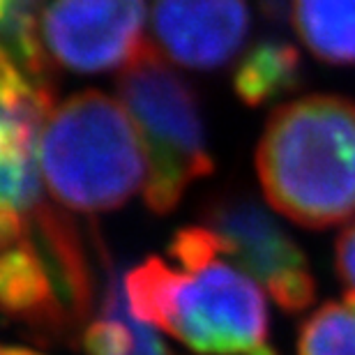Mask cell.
Instances as JSON below:
<instances>
[{
    "mask_svg": "<svg viewBox=\"0 0 355 355\" xmlns=\"http://www.w3.org/2000/svg\"><path fill=\"white\" fill-rule=\"evenodd\" d=\"M268 203L304 229L355 217V102L307 95L277 106L257 148Z\"/></svg>",
    "mask_w": 355,
    "mask_h": 355,
    "instance_id": "6da1fadb",
    "label": "cell"
},
{
    "mask_svg": "<svg viewBox=\"0 0 355 355\" xmlns=\"http://www.w3.org/2000/svg\"><path fill=\"white\" fill-rule=\"evenodd\" d=\"M125 288L134 316L198 355H279L268 346L263 291L222 254L178 268L150 257Z\"/></svg>",
    "mask_w": 355,
    "mask_h": 355,
    "instance_id": "7a4b0ae2",
    "label": "cell"
},
{
    "mask_svg": "<svg viewBox=\"0 0 355 355\" xmlns=\"http://www.w3.org/2000/svg\"><path fill=\"white\" fill-rule=\"evenodd\" d=\"M37 164L51 196L76 212L116 210L148 182L144 139L123 102L102 90H83L49 111Z\"/></svg>",
    "mask_w": 355,
    "mask_h": 355,
    "instance_id": "3957f363",
    "label": "cell"
},
{
    "mask_svg": "<svg viewBox=\"0 0 355 355\" xmlns=\"http://www.w3.org/2000/svg\"><path fill=\"white\" fill-rule=\"evenodd\" d=\"M118 95L146 146V205L166 215L191 182L212 173L198 95L148 42L120 72Z\"/></svg>",
    "mask_w": 355,
    "mask_h": 355,
    "instance_id": "277c9868",
    "label": "cell"
},
{
    "mask_svg": "<svg viewBox=\"0 0 355 355\" xmlns=\"http://www.w3.org/2000/svg\"><path fill=\"white\" fill-rule=\"evenodd\" d=\"M144 28L146 0H33L14 58L44 86H51L53 69L111 72L146 46Z\"/></svg>",
    "mask_w": 355,
    "mask_h": 355,
    "instance_id": "5b68a950",
    "label": "cell"
},
{
    "mask_svg": "<svg viewBox=\"0 0 355 355\" xmlns=\"http://www.w3.org/2000/svg\"><path fill=\"white\" fill-rule=\"evenodd\" d=\"M203 226L219 238L226 261L263 284L288 314L304 311L316 297L307 257L266 205L243 191L212 196L203 205Z\"/></svg>",
    "mask_w": 355,
    "mask_h": 355,
    "instance_id": "8992f818",
    "label": "cell"
},
{
    "mask_svg": "<svg viewBox=\"0 0 355 355\" xmlns=\"http://www.w3.org/2000/svg\"><path fill=\"white\" fill-rule=\"evenodd\" d=\"M247 0H155L153 33L166 60L196 72L226 67L250 37Z\"/></svg>",
    "mask_w": 355,
    "mask_h": 355,
    "instance_id": "52a82bcc",
    "label": "cell"
},
{
    "mask_svg": "<svg viewBox=\"0 0 355 355\" xmlns=\"http://www.w3.org/2000/svg\"><path fill=\"white\" fill-rule=\"evenodd\" d=\"M79 344L83 355H173L157 328L134 316L123 275L106 263Z\"/></svg>",
    "mask_w": 355,
    "mask_h": 355,
    "instance_id": "ba28073f",
    "label": "cell"
},
{
    "mask_svg": "<svg viewBox=\"0 0 355 355\" xmlns=\"http://www.w3.org/2000/svg\"><path fill=\"white\" fill-rule=\"evenodd\" d=\"M302 83L297 49L282 37H266L245 51L233 69V90L247 106H263L291 95Z\"/></svg>",
    "mask_w": 355,
    "mask_h": 355,
    "instance_id": "9c48e42d",
    "label": "cell"
},
{
    "mask_svg": "<svg viewBox=\"0 0 355 355\" xmlns=\"http://www.w3.org/2000/svg\"><path fill=\"white\" fill-rule=\"evenodd\" d=\"M293 26L314 58L355 65V0H293Z\"/></svg>",
    "mask_w": 355,
    "mask_h": 355,
    "instance_id": "30bf717a",
    "label": "cell"
},
{
    "mask_svg": "<svg viewBox=\"0 0 355 355\" xmlns=\"http://www.w3.org/2000/svg\"><path fill=\"white\" fill-rule=\"evenodd\" d=\"M297 355H355V309L325 302L297 332Z\"/></svg>",
    "mask_w": 355,
    "mask_h": 355,
    "instance_id": "8fae6325",
    "label": "cell"
},
{
    "mask_svg": "<svg viewBox=\"0 0 355 355\" xmlns=\"http://www.w3.org/2000/svg\"><path fill=\"white\" fill-rule=\"evenodd\" d=\"M335 270L339 284L344 286L346 304L355 309V222L346 226L337 238L335 247Z\"/></svg>",
    "mask_w": 355,
    "mask_h": 355,
    "instance_id": "7c38bea8",
    "label": "cell"
},
{
    "mask_svg": "<svg viewBox=\"0 0 355 355\" xmlns=\"http://www.w3.org/2000/svg\"><path fill=\"white\" fill-rule=\"evenodd\" d=\"M293 7V0H259V10L266 17L268 24L282 26L286 21L288 10Z\"/></svg>",
    "mask_w": 355,
    "mask_h": 355,
    "instance_id": "4fadbf2b",
    "label": "cell"
},
{
    "mask_svg": "<svg viewBox=\"0 0 355 355\" xmlns=\"http://www.w3.org/2000/svg\"><path fill=\"white\" fill-rule=\"evenodd\" d=\"M17 67H21V65L12 58V53L7 51V49L0 46V76H5L7 72H12V69H17ZM21 69H24V67H21ZM24 72H26V69H24Z\"/></svg>",
    "mask_w": 355,
    "mask_h": 355,
    "instance_id": "5bb4252c",
    "label": "cell"
}]
</instances>
